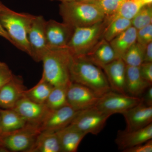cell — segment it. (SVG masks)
<instances>
[{
    "mask_svg": "<svg viewBox=\"0 0 152 152\" xmlns=\"http://www.w3.org/2000/svg\"><path fill=\"white\" fill-rule=\"evenodd\" d=\"M75 29L64 22L60 23L53 20L46 21L45 31L49 49L67 47Z\"/></svg>",
    "mask_w": 152,
    "mask_h": 152,
    "instance_id": "obj_11",
    "label": "cell"
},
{
    "mask_svg": "<svg viewBox=\"0 0 152 152\" xmlns=\"http://www.w3.org/2000/svg\"><path fill=\"white\" fill-rule=\"evenodd\" d=\"M151 86L142 77L139 67L126 65L125 82L126 94L141 98L147 89Z\"/></svg>",
    "mask_w": 152,
    "mask_h": 152,
    "instance_id": "obj_19",
    "label": "cell"
},
{
    "mask_svg": "<svg viewBox=\"0 0 152 152\" xmlns=\"http://www.w3.org/2000/svg\"><path fill=\"white\" fill-rule=\"evenodd\" d=\"M137 42L142 46L152 42V24L137 30Z\"/></svg>",
    "mask_w": 152,
    "mask_h": 152,
    "instance_id": "obj_31",
    "label": "cell"
},
{
    "mask_svg": "<svg viewBox=\"0 0 152 152\" xmlns=\"http://www.w3.org/2000/svg\"><path fill=\"white\" fill-rule=\"evenodd\" d=\"M107 17L102 21L88 26L75 28L67 48L73 56L88 53L101 39L109 24Z\"/></svg>",
    "mask_w": 152,
    "mask_h": 152,
    "instance_id": "obj_5",
    "label": "cell"
},
{
    "mask_svg": "<svg viewBox=\"0 0 152 152\" xmlns=\"http://www.w3.org/2000/svg\"><path fill=\"white\" fill-rule=\"evenodd\" d=\"M124 0H94L91 1L95 4L106 16L110 17L116 12Z\"/></svg>",
    "mask_w": 152,
    "mask_h": 152,
    "instance_id": "obj_30",
    "label": "cell"
},
{
    "mask_svg": "<svg viewBox=\"0 0 152 152\" xmlns=\"http://www.w3.org/2000/svg\"><path fill=\"white\" fill-rule=\"evenodd\" d=\"M126 64L139 67L144 62L143 46L136 42L122 57Z\"/></svg>",
    "mask_w": 152,
    "mask_h": 152,
    "instance_id": "obj_28",
    "label": "cell"
},
{
    "mask_svg": "<svg viewBox=\"0 0 152 152\" xmlns=\"http://www.w3.org/2000/svg\"><path fill=\"white\" fill-rule=\"evenodd\" d=\"M34 17L30 14L17 12L5 5L0 12V23L10 38L12 45L30 56L28 34Z\"/></svg>",
    "mask_w": 152,
    "mask_h": 152,
    "instance_id": "obj_3",
    "label": "cell"
},
{
    "mask_svg": "<svg viewBox=\"0 0 152 152\" xmlns=\"http://www.w3.org/2000/svg\"><path fill=\"white\" fill-rule=\"evenodd\" d=\"M68 86L54 87L45 105L49 110H55L69 105L67 98Z\"/></svg>",
    "mask_w": 152,
    "mask_h": 152,
    "instance_id": "obj_25",
    "label": "cell"
},
{
    "mask_svg": "<svg viewBox=\"0 0 152 152\" xmlns=\"http://www.w3.org/2000/svg\"><path fill=\"white\" fill-rule=\"evenodd\" d=\"M143 78L150 84H152V62H143L139 66Z\"/></svg>",
    "mask_w": 152,
    "mask_h": 152,
    "instance_id": "obj_33",
    "label": "cell"
},
{
    "mask_svg": "<svg viewBox=\"0 0 152 152\" xmlns=\"http://www.w3.org/2000/svg\"><path fill=\"white\" fill-rule=\"evenodd\" d=\"M111 116L95 106L80 111L70 125L86 134L96 135L103 129Z\"/></svg>",
    "mask_w": 152,
    "mask_h": 152,
    "instance_id": "obj_7",
    "label": "cell"
},
{
    "mask_svg": "<svg viewBox=\"0 0 152 152\" xmlns=\"http://www.w3.org/2000/svg\"><path fill=\"white\" fill-rule=\"evenodd\" d=\"M14 76L7 65L0 61V88L10 81Z\"/></svg>",
    "mask_w": 152,
    "mask_h": 152,
    "instance_id": "obj_32",
    "label": "cell"
},
{
    "mask_svg": "<svg viewBox=\"0 0 152 152\" xmlns=\"http://www.w3.org/2000/svg\"><path fill=\"white\" fill-rule=\"evenodd\" d=\"M100 97L89 88L71 83L68 88L67 98L69 105L77 111L95 107Z\"/></svg>",
    "mask_w": 152,
    "mask_h": 152,
    "instance_id": "obj_12",
    "label": "cell"
},
{
    "mask_svg": "<svg viewBox=\"0 0 152 152\" xmlns=\"http://www.w3.org/2000/svg\"><path fill=\"white\" fill-rule=\"evenodd\" d=\"M137 30L132 26L109 42L118 58H121L137 42Z\"/></svg>",
    "mask_w": 152,
    "mask_h": 152,
    "instance_id": "obj_23",
    "label": "cell"
},
{
    "mask_svg": "<svg viewBox=\"0 0 152 152\" xmlns=\"http://www.w3.org/2000/svg\"><path fill=\"white\" fill-rule=\"evenodd\" d=\"M142 102L141 98L110 91L100 97L96 107L102 111L112 115L124 113Z\"/></svg>",
    "mask_w": 152,
    "mask_h": 152,
    "instance_id": "obj_8",
    "label": "cell"
},
{
    "mask_svg": "<svg viewBox=\"0 0 152 152\" xmlns=\"http://www.w3.org/2000/svg\"><path fill=\"white\" fill-rule=\"evenodd\" d=\"M40 132L39 126L27 123L19 129L0 135V145L9 152H28Z\"/></svg>",
    "mask_w": 152,
    "mask_h": 152,
    "instance_id": "obj_6",
    "label": "cell"
},
{
    "mask_svg": "<svg viewBox=\"0 0 152 152\" xmlns=\"http://www.w3.org/2000/svg\"><path fill=\"white\" fill-rule=\"evenodd\" d=\"M51 1H58L61 3L67 2L72 1H77V0H50Z\"/></svg>",
    "mask_w": 152,
    "mask_h": 152,
    "instance_id": "obj_39",
    "label": "cell"
},
{
    "mask_svg": "<svg viewBox=\"0 0 152 152\" xmlns=\"http://www.w3.org/2000/svg\"><path fill=\"white\" fill-rule=\"evenodd\" d=\"M124 152H152V140H149L144 143L137 145L123 151Z\"/></svg>",
    "mask_w": 152,
    "mask_h": 152,
    "instance_id": "obj_34",
    "label": "cell"
},
{
    "mask_svg": "<svg viewBox=\"0 0 152 152\" xmlns=\"http://www.w3.org/2000/svg\"><path fill=\"white\" fill-rule=\"evenodd\" d=\"M143 6L142 0H124L116 12L111 16L107 17L109 23L113 19L119 17L132 20Z\"/></svg>",
    "mask_w": 152,
    "mask_h": 152,
    "instance_id": "obj_26",
    "label": "cell"
},
{
    "mask_svg": "<svg viewBox=\"0 0 152 152\" xmlns=\"http://www.w3.org/2000/svg\"><path fill=\"white\" fill-rule=\"evenodd\" d=\"M126 121L127 131L135 130L147 126L152 122V106L142 102L122 114Z\"/></svg>",
    "mask_w": 152,
    "mask_h": 152,
    "instance_id": "obj_16",
    "label": "cell"
},
{
    "mask_svg": "<svg viewBox=\"0 0 152 152\" xmlns=\"http://www.w3.org/2000/svg\"><path fill=\"white\" fill-rule=\"evenodd\" d=\"M126 66L122 59L119 58L101 67L112 91L126 94L125 90Z\"/></svg>",
    "mask_w": 152,
    "mask_h": 152,
    "instance_id": "obj_17",
    "label": "cell"
},
{
    "mask_svg": "<svg viewBox=\"0 0 152 152\" xmlns=\"http://www.w3.org/2000/svg\"><path fill=\"white\" fill-rule=\"evenodd\" d=\"M46 21L42 16L35 15L28 32L30 56L37 62L41 61L44 55L49 49L45 31Z\"/></svg>",
    "mask_w": 152,
    "mask_h": 152,
    "instance_id": "obj_9",
    "label": "cell"
},
{
    "mask_svg": "<svg viewBox=\"0 0 152 152\" xmlns=\"http://www.w3.org/2000/svg\"><path fill=\"white\" fill-rule=\"evenodd\" d=\"M16 111L28 124L40 126L49 110L45 104H40L22 97L12 109Z\"/></svg>",
    "mask_w": 152,
    "mask_h": 152,
    "instance_id": "obj_13",
    "label": "cell"
},
{
    "mask_svg": "<svg viewBox=\"0 0 152 152\" xmlns=\"http://www.w3.org/2000/svg\"><path fill=\"white\" fill-rule=\"evenodd\" d=\"M81 56L100 68L119 58L117 57L110 42L104 38L101 39L88 53Z\"/></svg>",
    "mask_w": 152,
    "mask_h": 152,
    "instance_id": "obj_18",
    "label": "cell"
},
{
    "mask_svg": "<svg viewBox=\"0 0 152 152\" xmlns=\"http://www.w3.org/2000/svg\"><path fill=\"white\" fill-rule=\"evenodd\" d=\"M0 126H1V118H0Z\"/></svg>",
    "mask_w": 152,
    "mask_h": 152,
    "instance_id": "obj_41",
    "label": "cell"
},
{
    "mask_svg": "<svg viewBox=\"0 0 152 152\" xmlns=\"http://www.w3.org/2000/svg\"><path fill=\"white\" fill-rule=\"evenodd\" d=\"M61 146V152H76L86 134L69 125L56 132Z\"/></svg>",
    "mask_w": 152,
    "mask_h": 152,
    "instance_id": "obj_20",
    "label": "cell"
},
{
    "mask_svg": "<svg viewBox=\"0 0 152 152\" xmlns=\"http://www.w3.org/2000/svg\"><path fill=\"white\" fill-rule=\"evenodd\" d=\"M28 152H61L56 132H41Z\"/></svg>",
    "mask_w": 152,
    "mask_h": 152,
    "instance_id": "obj_21",
    "label": "cell"
},
{
    "mask_svg": "<svg viewBox=\"0 0 152 152\" xmlns=\"http://www.w3.org/2000/svg\"><path fill=\"white\" fill-rule=\"evenodd\" d=\"M4 5L0 1V12H1L2 10ZM0 37L4 38V39H6V40L10 42L12 44V41H11L10 38L9 37L8 34L6 32L5 30L4 29V28L2 26L1 23H0Z\"/></svg>",
    "mask_w": 152,
    "mask_h": 152,
    "instance_id": "obj_37",
    "label": "cell"
},
{
    "mask_svg": "<svg viewBox=\"0 0 152 152\" xmlns=\"http://www.w3.org/2000/svg\"><path fill=\"white\" fill-rule=\"evenodd\" d=\"M59 7L63 22L75 28L95 24L106 17L100 9L91 2L77 0L61 3Z\"/></svg>",
    "mask_w": 152,
    "mask_h": 152,
    "instance_id": "obj_4",
    "label": "cell"
},
{
    "mask_svg": "<svg viewBox=\"0 0 152 152\" xmlns=\"http://www.w3.org/2000/svg\"><path fill=\"white\" fill-rule=\"evenodd\" d=\"M26 88L21 77L15 76L0 88V107L12 109L24 96Z\"/></svg>",
    "mask_w": 152,
    "mask_h": 152,
    "instance_id": "obj_14",
    "label": "cell"
},
{
    "mask_svg": "<svg viewBox=\"0 0 152 152\" xmlns=\"http://www.w3.org/2000/svg\"><path fill=\"white\" fill-rule=\"evenodd\" d=\"M78 1H82L85 2H91L92 1H94V0H78Z\"/></svg>",
    "mask_w": 152,
    "mask_h": 152,
    "instance_id": "obj_40",
    "label": "cell"
},
{
    "mask_svg": "<svg viewBox=\"0 0 152 152\" xmlns=\"http://www.w3.org/2000/svg\"><path fill=\"white\" fill-rule=\"evenodd\" d=\"M131 21L132 26L137 30L152 24V4L143 6Z\"/></svg>",
    "mask_w": 152,
    "mask_h": 152,
    "instance_id": "obj_29",
    "label": "cell"
},
{
    "mask_svg": "<svg viewBox=\"0 0 152 152\" xmlns=\"http://www.w3.org/2000/svg\"><path fill=\"white\" fill-rule=\"evenodd\" d=\"M53 87L42 77L34 86L25 91L24 96L37 103L45 104Z\"/></svg>",
    "mask_w": 152,
    "mask_h": 152,
    "instance_id": "obj_24",
    "label": "cell"
},
{
    "mask_svg": "<svg viewBox=\"0 0 152 152\" xmlns=\"http://www.w3.org/2000/svg\"><path fill=\"white\" fill-rule=\"evenodd\" d=\"M132 26L130 20L121 17L113 19L106 27L103 38L110 42Z\"/></svg>",
    "mask_w": 152,
    "mask_h": 152,
    "instance_id": "obj_27",
    "label": "cell"
},
{
    "mask_svg": "<svg viewBox=\"0 0 152 152\" xmlns=\"http://www.w3.org/2000/svg\"><path fill=\"white\" fill-rule=\"evenodd\" d=\"M69 72L72 83L89 88L99 96L112 91L102 69L83 56L72 55Z\"/></svg>",
    "mask_w": 152,
    "mask_h": 152,
    "instance_id": "obj_1",
    "label": "cell"
},
{
    "mask_svg": "<svg viewBox=\"0 0 152 152\" xmlns=\"http://www.w3.org/2000/svg\"><path fill=\"white\" fill-rule=\"evenodd\" d=\"M143 46L144 62H152V42Z\"/></svg>",
    "mask_w": 152,
    "mask_h": 152,
    "instance_id": "obj_35",
    "label": "cell"
},
{
    "mask_svg": "<svg viewBox=\"0 0 152 152\" xmlns=\"http://www.w3.org/2000/svg\"><path fill=\"white\" fill-rule=\"evenodd\" d=\"M143 96L141 97L143 102L148 106H152V87L150 86L143 94Z\"/></svg>",
    "mask_w": 152,
    "mask_h": 152,
    "instance_id": "obj_36",
    "label": "cell"
},
{
    "mask_svg": "<svg viewBox=\"0 0 152 152\" xmlns=\"http://www.w3.org/2000/svg\"><path fill=\"white\" fill-rule=\"evenodd\" d=\"M0 135L17 130L27 124L26 120L13 109H0Z\"/></svg>",
    "mask_w": 152,
    "mask_h": 152,
    "instance_id": "obj_22",
    "label": "cell"
},
{
    "mask_svg": "<svg viewBox=\"0 0 152 152\" xmlns=\"http://www.w3.org/2000/svg\"><path fill=\"white\" fill-rule=\"evenodd\" d=\"M142 1L143 6L152 4V0H142Z\"/></svg>",
    "mask_w": 152,
    "mask_h": 152,
    "instance_id": "obj_38",
    "label": "cell"
},
{
    "mask_svg": "<svg viewBox=\"0 0 152 152\" xmlns=\"http://www.w3.org/2000/svg\"><path fill=\"white\" fill-rule=\"evenodd\" d=\"M80 111L69 105L55 110H49L39 126L41 132H56L70 124Z\"/></svg>",
    "mask_w": 152,
    "mask_h": 152,
    "instance_id": "obj_10",
    "label": "cell"
},
{
    "mask_svg": "<svg viewBox=\"0 0 152 152\" xmlns=\"http://www.w3.org/2000/svg\"><path fill=\"white\" fill-rule=\"evenodd\" d=\"M152 138V124L142 129L132 131L119 130L115 142L120 151H124Z\"/></svg>",
    "mask_w": 152,
    "mask_h": 152,
    "instance_id": "obj_15",
    "label": "cell"
},
{
    "mask_svg": "<svg viewBox=\"0 0 152 152\" xmlns=\"http://www.w3.org/2000/svg\"><path fill=\"white\" fill-rule=\"evenodd\" d=\"M72 55L67 47L49 49L42 58V77L54 87L69 86L70 65Z\"/></svg>",
    "mask_w": 152,
    "mask_h": 152,
    "instance_id": "obj_2",
    "label": "cell"
}]
</instances>
